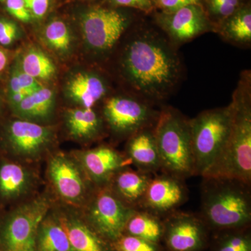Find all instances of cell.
I'll return each instance as SVG.
<instances>
[{
    "instance_id": "83f0119b",
    "label": "cell",
    "mask_w": 251,
    "mask_h": 251,
    "mask_svg": "<svg viewBox=\"0 0 251 251\" xmlns=\"http://www.w3.org/2000/svg\"><path fill=\"white\" fill-rule=\"evenodd\" d=\"M44 38L48 45L57 53L69 52L72 47V36L69 26L62 20H52L44 29Z\"/></svg>"
},
{
    "instance_id": "f546056e",
    "label": "cell",
    "mask_w": 251,
    "mask_h": 251,
    "mask_svg": "<svg viewBox=\"0 0 251 251\" xmlns=\"http://www.w3.org/2000/svg\"><path fill=\"white\" fill-rule=\"evenodd\" d=\"M113 251H165L161 244L122 234L112 242Z\"/></svg>"
},
{
    "instance_id": "44dd1931",
    "label": "cell",
    "mask_w": 251,
    "mask_h": 251,
    "mask_svg": "<svg viewBox=\"0 0 251 251\" xmlns=\"http://www.w3.org/2000/svg\"><path fill=\"white\" fill-rule=\"evenodd\" d=\"M64 120L69 135L74 140L84 143L99 139L107 130L101 113L95 108L69 109Z\"/></svg>"
},
{
    "instance_id": "f35d334b",
    "label": "cell",
    "mask_w": 251,
    "mask_h": 251,
    "mask_svg": "<svg viewBox=\"0 0 251 251\" xmlns=\"http://www.w3.org/2000/svg\"><path fill=\"white\" fill-rule=\"evenodd\" d=\"M5 1H6V0H0V1H2V2H4Z\"/></svg>"
},
{
    "instance_id": "d6986e66",
    "label": "cell",
    "mask_w": 251,
    "mask_h": 251,
    "mask_svg": "<svg viewBox=\"0 0 251 251\" xmlns=\"http://www.w3.org/2000/svg\"><path fill=\"white\" fill-rule=\"evenodd\" d=\"M153 175L126 166L117 172L107 186L126 206L135 210L140 209Z\"/></svg>"
},
{
    "instance_id": "e575fe53",
    "label": "cell",
    "mask_w": 251,
    "mask_h": 251,
    "mask_svg": "<svg viewBox=\"0 0 251 251\" xmlns=\"http://www.w3.org/2000/svg\"><path fill=\"white\" fill-rule=\"evenodd\" d=\"M14 72L18 77L20 86L25 92L33 93L44 87L39 80L23 72L22 69H15Z\"/></svg>"
},
{
    "instance_id": "836d02e7",
    "label": "cell",
    "mask_w": 251,
    "mask_h": 251,
    "mask_svg": "<svg viewBox=\"0 0 251 251\" xmlns=\"http://www.w3.org/2000/svg\"><path fill=\"white\" fill-rule=\"evenodd\" d=\"M5 2L8 12L18 21L23 23L31 21L32 17L26 7L24 0H6Z\"/></svg>"
},
{
    "instance_id": "f1b7e54d",
    "label": "cell",
    "mask_w": 251,
    "mask_h": 251,
    "mask_svg": "<svg viewBox=\"0 0 251 251\" xmlns=\"http://www.w3.org/2000/svg\"><path fill=\"white\" fill-rule=\"evenodd\" d=\"M249 0H201V5L214 27Z\"/></svg>"
},
{
    "instance_id": "8992f818",
    "label": "cell",
    "mask_w": 251,
    "mask_h": 251,
    "mask_svg": "<svg viewBox=\"0 0 251 251\" xmlns=\"http://www.w3.org/2000/svg\"><path fill=\"white\" fill-rule=\"evenodd\" d=\"M230 105L209 109L190 119L195 176H203L224 151L230 131Z\"/></svg>"
},
{
    "instance_id": "7402d4cb",
    "label": "cell",
    "mask_w": 251,
    "mask_h": 251,
    "mask_svg": "<svg viewBox=\"0 0 251 251\" xmlns=\"http://www.w3.org/2000/svg\"><path fill=\"white\" fill-rule=\"evenodd\" d=\"M214 33L226 42L241 48L251 44V1L242 5L235 12L216 26Z\"/></svg>"
},
{
    "instance_id": "5bb4252c",
    "label": "cell",
    "mask_w": 251,
    "mask_h": 251,
    "mask_svg": "<svg viewBox=\"0 0 251 251\" xmlns=\"http://www.w3.org/2000/svg\"><path fill=\"white\" fill-rule=\"evenodd\" d=\"M41 178L33 165L0 155V208L11 207L36 196Z\"/></svg>"
},
{
    "instance_id": "7c38bea8",
    "label": "cell",
    "mask_w": 251,
    "mask_h": 251,
    "mask_svg": "<svg viewBox=\"0 0 251 251\" xmlns=\"http://www.w3.org/2000/svg\"><path fill=\"white\" fill-rule=\"evenodd\" d=\"M165 251H205L211 232L198 213L177 210L163 219Z\"/></svg>"
},
{
    "instance_id": "ac0fdd59",
    "label": "cell",
    "mask_w": 251,
    "mask_h": 251,
    "mask_svg": "<svg viewBox=\"0 0 251 251\" xmlns=\"http://www.w3.org/2000/svg\"><path fill=\"white\" fill-rule=\"evenodd\" d=\"M155 125L144 128L130 136L126 140L124 153L135 169L151 175L158 174L161 171Z\"/></svg>"
},
{
    "instance_id": "cb8c5ba5",
    "label": "cell",
    "mask_w": 251,
    "mask_h": 251,
    "mask_svg": "<svg viewBox=\"0 0 251 251\" xmlns=\"http://www.w3.org/2000/svg\"><path fill=\"white\" fill-rule=\"evenodd\" d=\"M35 251H74L52 208L39 225L36 233Z\"/></svg>"
},
{
    "instance_id": "d4e9b609",
    "label": "cell",
    "mask_w": 251,
    "mask_h": 251,
    "mask_svg": "<svg viewBox=\"0 0 251 251\" xmlns=\"http://www.w3.org/2000/svg\"><path fill=\"white\" fill-rule=\"evenodd\" d=\"M163 233V219L150 211L139 209L133 211L128 218L122 234L161 244Z\"/></svg>"
},
{
    "instance_id": "484cf974",
    "label": "cell",
    "mask_w": 251,
    "mask_h": 251,
    "mask_svg": "<svg viewBox=\"0 0 251 251\" xmlns=\"http://www.w3.org/2000/svg\"><path fill=\"white\" fill-rule=\"evenodd\" d=\"M208 251H251V226L211 233Z\"/></svg>"
},
{
    "instance_id": "1f68e13d",
    "label": "cell",
    "mask_w": 251,
    "mask_h": 251,
    "mask_svg": "<svg viewBox=\"0 0 251 251\" xmlns=\"http://www.w3.org/2000/svg\"><path fill=\"white\" fill-rule=\"evenodd\" d=\"M20 35L19 29L16 23L6 19H0V44L11 45Z\"/></svg>"
},
{
    "instance_id": "ba28073f",
    "label": "cell",
    "mask_w": 251,
    "mask_h": 251,
    "mask_svg": "<svg viewBox=\"0 0 251 251\" xmlns=\"http://www.w3.org/2000/svg\"><path fill=\"white\" fill-rule=\"evenodd\" d=\"M159 112L154 105L132 94L109 96L100 110L107 130L117 140H127L140 130L154 126Z\"/></svg>"
},
{
    "instance_id": "4316f807",
    "label": "cell",
    "mask_w": 251,
    "mask_h": 251,
    "mask_svg": "<svg viewBox=\"0 0 251 251\" xmlns=\"http://www.w3.org/2000/svg\"><path fill=\"white\" fill-rule=\"evenodd\" d=\"M21 69L38 80H50L57 72L55 65L51 59L37 49L29 50L25 54L21 62Z\"/></svg>"
},
{
    "instance_id": "9a60e30c",
    "label": "cell",
    "mask_w": 251,
    "mask_h": 251,
    "mask_svg": "<svg viewBox=\"0 0 251 251\" xmlns=\"http://www.w3.org/2000/svg\"><path fill=\"white\" fill-rule=\"evenodd\" d=\"M188 199V189L185 180L166 173H158L153 175L149 183L140 209L163 219L179 210Z\"/></svg>"
},
{
    "instance_id": "ffe728a7",
    "label": "cell",
    "mask_w": 251,
    "mask_h": 251,
    "mask_svg": "<svg viewBox=\"0 0 251 251\" xmlns=\"http://www.w3.org/2000/svg\"><path fill=\"white\" fill-rule=\"evenodd\" d=\"M109 85L103 76L97 73L77 74L67 83L69 98L81 105V108H94L109 97Z\"/></svg>"
},
{
    "instance_id": "e0dca14e",
    "label": "cell",
    "mask_w": 251,
    "mask_h": 251,
    "mask_svg": "<svg viewBox=\"0 0 251 251\" xmlns=\"http://www.w3.org/2000/svg\"><path fill=\"white\" fill-rule=\"evenodd\" d=\"M52 209L74 251H113L112 243L102 237L86 222L80 209L56 201Z\"/></svg>"
},
{
    "instance_id": "6da1fadb",
    "label": "cell",
    "mask_w": 251,
    "mask_h": 251,
    "mask_svg": "<svg viewBox=\"0 0 251 251\" xmlns=\"http://www.w3.org/2000/svg\"><path fill=\"white\" fill-rule=\"evenodd\" d=\"M120 70L130 94L159 106L175 93L184 75L178 48L142 16L130 28Z\"/></svg>"
},
{
    "instance_id": "ab89813d",
    "label": "cell",
    "mask_w": 251,
    "mask_h": 251,
    "mask_svg": "<svg viewBox=\"0 0 251 251\" xmlns=\"http://www.w3.org/2000/svg\"><path fill=\"white\" fill-rule=\"evenodd\" d=\"M0 251H2V249H1V247H0Z\"/></svg>"
},
{
    "instance_id": "2e32d148",
    "label": "cell",
    "mask_w": 251,
    "mask_h": 251,
    "mask_svg": "<svg viewBox=\"0 0 251 251\" xmlns=\"http://www.w3.org/2000/svg\"><path fill=\"white\" fill-rule=\"evenodd\" d=\"M72 154L97 188L108 186L117 172L130 165L125 153L108 145L75 151Z\"/></svg>"
},
{
    "instance_id": "d6a6232c",
    "label": "cell",
    "mask_w": 251,
    "mask_h": 251,
    "mask_svg": "<svg viewBox=\"0 0 251 251\" xmlns=\"http://www.w3.org/2000/svg\"><path fill=\"white\" fill-rule=\"evenodd\" d=\"M155 10L171 13L191 4H201V0H153Z\"/></svg>"
},
{
    "instance_id": "5b68a950",
    "label": "cell",
    "mask_w": 251,
    "mask_h": 251,
    "mask_svg": "<svg viewBox=\"0 0 251 251\" xmlns=\"http://www.w3.org/2000/svg\"><path fill=\"white\" fill-rule=\"evenodd\" d=\"M54 202L51 193L44 191L1 212L0 247L2 251H35L39 225Z\"/></svg>"
},
{
    "instance_id": "4dcf8cb0",
    "label": "cell",
    "mask_w": 251,
    "mask_h": 251,
    "mask_svg": "<svg viewBox=\"0 0 251 251\" xmlns=\"http://www.w3.org/2000/svg\"><path fill=\"white\" fill-rule=\"evenodd\" d=\"M108 6L135 10L145 16H150L155 11L153 0H107Z\"/></svg>"
},
{
    "instance_id": "8fae6325",
    "label": "cell",
    "mask_w": 251,
    "mask_h": 251,
    "mask_svg": "<svg viewBox=\"0 0 251 251\" xmlns=\"http://www.w3.org/2000/svg\"><path fill=\"white\" fill-rule=\"evenodd\" d=\"M79 209L86 222L110 243L122 235L135 210L121 202L108 186L96 188L85 205Z\"/></svg>"
},
{
    "instance_id": "30bf717a",
    "label": "cell",
    "mask_w": 251,
    "mask_h": 251,
    "mask_svg": "<svg viewBox=\"0 0 251 251\" xmlns=\"http://www.w3.org/2000/svg\"><path fill=\"white\" fill-rule=\"evenodd\" d=\"M54 139L49 127L18 119L5 126L1 148L4 156L34 165L50 154Z\"/></svg>"
},
{
    "instance_id": "8d00e7d4",
    "label": "cell",
    "mask_w": 251,
    "mask_h": 251,
    "mask_svg": "<svg viewBox=\"0 0 251 251\" xmlns=\"http://www.w3.org/2000/svg\"><path fill=\"white\" fill-rule=\"evenodd\" d=\"M8 64V56L6 52L0 49V74L4 72Z\"/></svg>"
},
{
    "instance_id": "277c9868",
    "label": "cell",
    "mask_w": 251,
    "mask_h": 251,
    "mask_svg": "<svg viewBox=\"0 0 251 251\" xmlns=\"http://www.w3.org/2000/svg\"><path fill=\"white\" fill-rule=\"evenodd\" d=\"M154 132L161 173L183 180L195 176L190 119L177 109L162 105Z\"/></svg>"
},
{
    "instance_id": "3957f363",
    "label": "cell",
    "mask_w": 251,
    "mask_h": 251,
    "mask_svg": "<svg viewBox=\"0 0 251 251\" xmlns=\"http://www.w3.org/2000/svg\"><path fill=\"white\" fill-rule=\"evenodd\" d=\"M199 215L211 233L251 226V184L227 176H203Z\"/></svg>"
},
{
    "instance_id": "d590c367",
    "label": "cell",
    "mask_w": 251,
    "mask_h": 251,
    "mask_svg": "<svg viewBox=\"0 0 251 251\" xmlns=\"http://www.w3.org/2000/svg\"><path fill=\"white\" fill-rule=\"evenodd\" d=\"M24 1L31 17L36 19L44 17L49 11L50 0H24Z\"/></svg>"
},
{
    "instance_id": "52a82bcc",
    "label": "cell",
    "mask_w": 251,
    "mask_h": 251,
    "mask_svg": "<svg viewBox=\"0 0 251 251\" xmlns=\"http://www.w3.org/2000/svg\"><path fill=\"white\" fill-rule=\"evenodd\" d=\"M125 8L91 6L82 13L80 25L86 46L96 56L105 57L115 49L140 18Z\"/></svg>"
},
{
    "instance_id": "7a4b0ae2",
    "label": "cell",
    "mask_w": 251,
    "mask_h": 251,
    "mask_svg": "<svg viewBox=\"0 0 251 251\" xmlns=\"http://www.w3.org/2000/svg\"><path fill=\"white\" fill-rule=\"evenodd\" d=\"M229 105L232 122L228 140L221 156L203 176H227L251 184L250 70L241 73Z\"/></svg>"
},
{
    "instance_id": "74e56055",
    "label": "cell",
    "mask_w": 251,
    "mask_h": 251,
    "mask_svg": "<svg viewBox=\"0 0 251 251\" xmlns=\"http://www.w3.org/2000/svg\"><path fill=\"white\" fill-rule=\"evenodd\" d=\"M1 212H2V211H1V208H0V215H1Z\"/></svg>"
},
{
    "instance_id": "9c48e42d",
    "label": "cell",
    "mask_w": 251,
    "mask_h": 251,
    "mask_svg": "<svg viewBox=\"0 0 251 251\" xmlns=\"http://www.w3.org/2000/svg\"><path fill=\"white\" fill-rule=\"evenodd\" d=\"M47 158V176L52 192L61 203L82 209L97 187L72 153H51Z\"/></svg>"
},
{
    "instance_id": "603a6c76",
    "label": "cell",
    "mask_w": 251,
    "mask_h": 251,
    "mask_svg": "<svg viewBox=\"0 0 251 251\" xmlns=\"http://www.w3.org/2000/svg\"><path fill=\"white\" fill-rule=\"evenodd\" d=\"M54 107V92L43 87L28 95L12 110L18 118L38 123L49 120L53 112Z\"/></svg>"
},
{
    "instance_id": "4fadbf2b",
    "label": "cell",
    "mask_w": 251,
    "mask_h": 251,
    "mask_svg": "<svg viewBox=\"0 0 251 251\" xmlns=\"http://www.w3.org/2000/svg\"><path fill=\"white\" fill-rule=\"evenodd\" d=\"M151 23L176 48L206 33L214 32L215 27L201 4H191L171 13L153 11Z\"/></svg>"
}]
</instances>
